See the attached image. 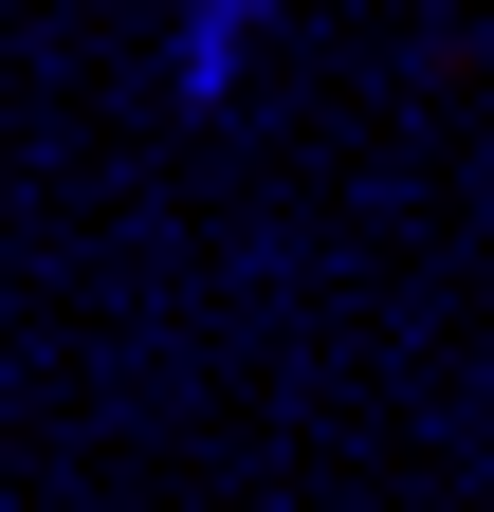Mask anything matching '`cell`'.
Here are the masks:
<instances>
[{
  "instance_id": "obj_1",
  "label": "cell",
  "mask_w": 494,
  "mask_h": 512,
  "mask_svg": "<svg viewBox=\"0 0 494 512\" xmlns=\"http://www.w3.org/2000/svg\"><path fill=\"white\" fill-rule=\"evenodd\" d=\"M257 19H275V0H183V37H165V92H183V110H220L238 74H257Z\"/></svg>"
}]
</instances>
